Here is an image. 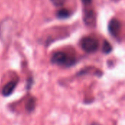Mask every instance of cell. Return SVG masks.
<instances>
[{
	"label": "cell",
	"mask_w": 125,
	"mask_h": 125,
	"mask_svg": "<svg viewBox=\"0 0 125 125\" xmlns=\"http://www.w3.org/2000/svg\"><path fill=\"white\" fill-rule=\"evenodd\" d=\"M17 83H18V81H11L7 83L4 86V87L1 90V94L4 97L10 96L13 93L15 87L17 86Z\"/></svg>",
	"instance_id": "obj_5"
},
{
	"label": "cell",
	"mask_w": 125,
	"mask_h": 125,
	"mask_svg": "<svg viewBox=\"0 0 125 125\" xmlns=\"http://www.w3.org/2000/svg\"><path fill=\"white\" fill-rule=\"evenodd\" d=\"M56 16L60 19H65L70 16V12L67 9L63 8V9L58 10L56 13Z\"/></svg>",
	"instance_id": "obj_7"
},
{
	"label": "cell",
	"mask_w": 125,
	"mask_h": 125,
	"mask_svg": "<svg viewBox=\"0 0 125 125\" xmlns=\"http://www.w3.org/2000/svg\"><path fill=\"white\" fill-rule=\"evenodd\" d=\"M31 84H32V79H29L27 81V83H26V89H29L31 87Z\"/></svg>",
	"instance_id": "obj_10"
},
{
	"label": "cell",
	"mask_w": 125,
	"mask_h": 125,
	"mask_svg": "<svg viewBox=\"0 0 125 125\" xmlns=\"http://www.w3.org/2000/svg\"><path fill=\"white\" fill-rule=\"evenodd\" d=\"M36 98L31 97L26 103V109L28 112H32L36 107Z\"/></svg>",
	"instance_id": "obj_6"
},
{
	"label": "cell",
	"mask_w": 125,
	"mask_h": 125,
	"mask_svg": "<svg viewBox=\"0 0 125 125\" xmlns=\"http://www.w3.org/2000/svg\"><path fill=\"white\" fill-rule=\"evenodd\" d=\"M99 125V124H97V123H93L92 125Z\"/></svg>",
	"instance_id": "obj_12"
},
{
	"label": "cell",
	"mask_w": 125,
	"mask_h": 125,
	"mask_svg": "<svg viewBox=\"0 0 125 125\" xmlns=\"http://www.w3.org/2000/svg\"><path fill=\"white\" fill-rule=\"evenodd\" d=\"M84 5H89L92 3V0H81Z\"/></svg>",
	"instance_id": "obj_11"
},
{
	"label": "cell",
	"mask_w": 125,
	"mask_h": 125,
	"mask_svg": "<svg viewBox=\"0 0 125 125\" xmlns=\"http://www.w3.org/2000/svg\"><path fill=\"white\" fill-rule=\"evenodd\" d=\"M81 45L82 49L87 53H94L99 47L98 41L92 37H86L83 38Z\"/></svg>",
	"instance_id": "obj_2"
},
{
	"label": "cell",
	"mask_w": 125,
	"mask_h": 125,
	"mask_svg": "<svg viewBox=\"0 0 125 125\" xmlns=\"http://www.w3.org/2000/svg\"><path fill=\"white\" fill-rule=\"evenodd\" d=\"M51 62L54 64L69 67L75 64L76 59L64 52H56L51 57Z\"/></svg>",
	"instance_id": "obj_1"
},
{
	"label": "cell",
	"mask_w": 125,
	"mask_h": 125,
	"mask_svg": "<svg viewBox=\"0 0 125 125\" xmlns=\"http://www.w3.org/2000/svg\"><path fill=\"white\" fill-rule=\"evenodd\" d=\"M83 21L88 26H94L96 23V15L92 10H85L83 12Z\"/></svg>",
	"instance_id": "obj_4"
},
{
	"label": "cell",
	"mask_w": 125,
	"mask_h": 125,
	"mask_svg": "<svg viewBox=\"0 0 125 125\" xmlns=\"http://www.w3.org/2000/svg\"><path fill=\"white\" fill-rule=\"evenodd\" d=\"M111 51H112L111 45L110 44L109 42L105 40L104 42H103V51L105 53H109L111 52Z\"/></svg>",
	"instance_id": "obj_8"
},
{
	"label": "cell",
	"mask_w": 125,
	"mask_h": 125,
	"mask_svg": "<svg viewBox=\"0 0 125 125\" xmlns=\"http://www.w3.org/2000/svg\"><path fill=\"white\" fill-rule=\"evenodd\" d=\"M121 23L116 18H113L108 24V31L113 37H117L120 34Z\"/></svg>",
	"instance_id": "obj_3"
},
{
	"label": "cell",
	"mask_w": 125,
	"mask_h": 125,
	"mask_svg": "<svg viewBox=\"0 0 125 125\" xmlns=\"http://www.w3.org/2000/svg\"><path fill=\"white\" fill-rule=\"evenodd\" d=\"M112 1H119V0H112Z\"/></svg>",
	"instance_id": "obj_13"
},
{
	"label": "cell",
	"mask_w": 125,
	"mask_h": 125,
	"mask_svg": "<svg viewBox=\"0 0 125 125\" xmlns=\"http://www.w3.org/2000/svg\"><path fill=\"white\" fill-rule=\"evenodd\" d=\"M51 1V3L56 6V7H60L62 6L64 4V3L65 2V0H50Z\"/></svg>",
	"instance_id": "obj_9"
}]
</instances>
